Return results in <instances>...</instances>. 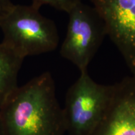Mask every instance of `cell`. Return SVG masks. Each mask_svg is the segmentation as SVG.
<instances>
[{"label": "cell", "mask_w": 135, "mask_h": 135, "mask_svg": "<svg viewBox=\"0 0 135 135\" xmlns=\"http://www.w3.org/2000/svg\"><path fill=\"white\" fill-rule=\"evenodd\" d=\"M24 58L0 43V105L18 87V76Z\"/></svg>", "instance_id": "7"}, {"label": "cell", "mask_w": 135, "mask_h": 135, "mask_svg": "<svg viewBox=\"0 0 135 135\" xmlns=\"http://www.w3.org/2000/svg\"><path fill=\"white\" fill-rule=\"evenodd\" d=\"M102 18L106 35L135 75V0H90Z\"/></svg>", "instance_id": "5"}, {"label": "cell", "mask_w": 135, "mask_h": 135, "mask_svg": "<svg viewBox=\"0 0 135 135\" xmlns=\"http://www.w3.org/2000/svg\"><path fill=\"white\" fill-rule=\"evenodd\" d=\"M112 90L113 84L98 83L88 71L81 73L68 89L63 108L69 135H88L91 132L108 105Z\"/></svg>", "instance_id": "3"}, {"label": "cell", "mask_w": 135, "mask_h": 135, "mask_svg": "<svg viewBox=\"0 0 135 135\" xmlns=\"http://www.w3.org/2000/svg\"><path fill=\"white\" fill-rule=\"evenodd\" d=\"M88 135H135V75L113 84L108 105Z\"/></svg>", "instance_id": "6"}, {"label": "cell", "mask_w": 135, "mask_h": 135, "mask_svg": "<svg viewBox=\"0 0 135 135\" xmlns=\"http://www.w3.org/2000/svg\"><path fill=\"white\" fill-rule=\"evenodd\" d=\"M33 4H15L0 20L2 43L23 58L53 51L60 38L53 20L44 16Z\"/></svg>", "instance_id": "2"}, {"label": "cell", "mask_w": 135, "mask_h": 135, "mask_svg": "<svg viewBox=\"0 0 135 135\" xmlns=\"http://www.w3.org/2000/svg\"><path fill=\"white\" fill-rule=\"evenodd\" d=\"M0 135H3V133L2 126H1V121H0Z\"/></svg>", "instance_id": "10"}, {"label": "cell", "mask_w": 135, "mask_h": 135, "mask_svg": "<svg viewBox=\"0 0 135 135\" xmlns=\"http://www.w3.org/2000/svg\"><path fill=\"white\" fill-rule=\"evenodd\" d=\"M3 135H63V109L55 81L45 72L18 86L0 105Z\"/></svg>", "instance_id": "1"}, {"label": "cell", "mask_w": 135, "mask_h": 135, "mask_svg": "<svg viewBox=\"0 0 135 135\" xmlns=\"http://www.w3.org/2000/svg\"><path fill=\"white\" fill-rule=\"evenodd\" d=\"M68 24L60 55L80 73L88 68L106 35L102 18L93 6L80 2L68 13Z\"/></svg>", "instance_id": "4"}, {"label": "cell", "mask_w": 135, "mask_h": 135, "mask_svg": "<svg viewBox=\"0 0 135 135\" xmlns=\"http://www.w3.org/2000/svg\"><path fill=\"white\" fill-rule=\"evenodd\" d=\"M14 6L11 0H0V20L11 11Z\"/></svg>", "instance_id": "9"}, {"label": "cell", "mask_w": 135, "mask_h": 135, "mask_svg": "<svg viewBox=\"0 0 135 135\" xmlns=\"http://www.w3.org/2000/svg\"><path fill=\"white\" fill-rule=\"evenodd\" d=\"M31 4L38 8L43 5H49L60 11L68 13L78 3L83 2V0H30Z\"/></svg>", "instance_id": "8"}]
</instances>
